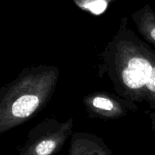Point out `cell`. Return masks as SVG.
Returning <instances> with one entry per match:
<instances>
[{"label":"cell","instance_id":"cell-1","mask_svg":"<svg viewBox=\"0 0 155 155\" xmlns=\"http://www.w3.org/2000/svg\"><path fill=\"white\" fill-rule=\"evenodd\" d=\"M123 18L120 29L102 53L103 67L119 96L132 103L146 99V84L155 51L131 31Z\"/></svg>","mask_w":155,"mask_h":155},{"label":"cell","instance_id":"cell-2","mask_svg":"<svg viewBox=\"0 0 155 155\" xmlns=\"http://www.w3.org/2000/svg\"><path fill=\"white\" fill-rule=\"evenodd\" d=\"M59 73L53 65H32L0 88V135L28 122L46 107Z\"/></svg>","mask_w":155,"mask_h":155},{"label":"cell","instance_id":"cell-3","mask_svg":"<svg viewBox=\"0 0 155 155\" xmlns=\"http://www.w3.org/2000/svg\"><path fill=\"white\" fill-rule=\"evenodd\" d=\"M73 128V118L64 122L46 118L28 132L26 141L19 148L18 155L56 154L71 136Z\"/></svg>","mask_w":155,"mask_h":155},{"label":"cell","instance_id":"cell-4","mask_svg":"<svg viewBox=\"0 0 155 155\" xmlns=\"http://www.w3.org/2000/svg\"><path fill=\"white\" fill-rule=\"evenodd\" d=\"M83 104L89 117L106 120H116L138 109L135 103L105 91L87 95L83 99Z\"/></svg>","mask_w":155,"mask_h":155},{"label":"cell","instance_id":"cell-5","mask_svg":"<svg viewBox=\"0 0 155 155\" xmlns=\"http://www.w3.org/2000/svg\"><path fill=\"white\" fill-rule=\"evenodd\" d=\"M68 155H112V150L100 137L89 132H73Z\"/></svg>","mask_w":155,"mask_h":155},{"label":"cell","instance_id":"cell-6","mask_svg":"<svg viewBox=\"0 0 155 155\" xmlns=\"http://www.w3.org/2000/svg\"><path fill=\"white\" fill-rule=\"evenodd\" d=\"M132 18L139 34L155 47V9L146 4L132 14Z\"/></svg>","mask_w":155,"mask_h":155},{"label":"cell","instance_id":"cell-7","mask_svg":"<svg viewBox=\"0 0 155 155\" xmlns=\"http://www.w3.org/2000/svg\"><path fill=\"white\" fill-rule=\"evenodd\" d=\"M74 3L84 12L94 15H101L116 0H72Z\"/></svg>","mask_w":155,"mask_h":155},{"label":"cell","instance_id":"cell-8","mask_svg":"<svg viewBox=\"0 0 155 155\" xmlns=\"http://www.w3.org/2000/svg\"><path fill=\"white\" fill-rule=\"evenodd\" d=\"M145 101L148 102L150 108L155 109V62L152 68L150 78L146 84Z\"/></svg>","mask_w":155,"mask_h":155},{"label":"cell","instance_id":"cell-9","mask_svg":"<svg viewBox=\"0 0 155 155\" xmlns=\"http://www.w3.org/2000/svg\"><path fill=\"white\" fill-rule=\"evenodd\" d=\"M150 120H151V129L155 132V113H150Z\"/></svg>","mask_w":155,"mask_h":155}]
</instances>
